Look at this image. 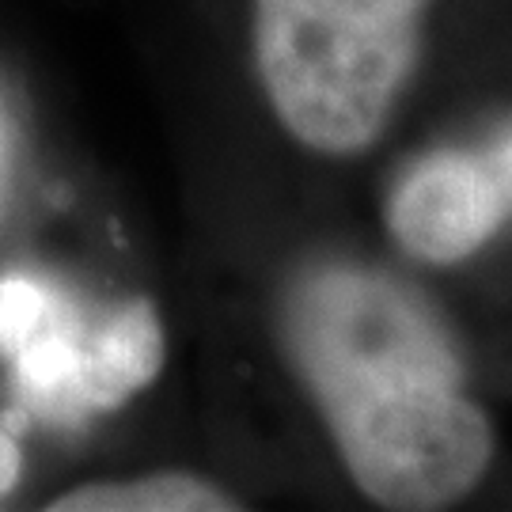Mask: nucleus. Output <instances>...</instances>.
Returning <instances> with one entry per match:
<instances>
[{
    "label": "nucleus",
    "instance_id": "2",
    "mask_svg": "<svg viewBox=\"0 0 512 512\" xmlns=\"http://www.w3.org/2000/svg\"><path fill=\"white\" fill-rule=\"evenodd\" d=\"M433 0H251L255 76L277 126L327 160L387 137L425 54Z\"/></svg>",
    "mask_w": 512,
    "mask_h": 512
},
{
    "label": "nucleus",
    "instance_id": "7",
    "mask_svg": "<svg viewBox=\"0 0 512 512\" xmlns=\"http://www.w3.org/2000/svg\"><path fill=\"white\" fill-rule=\"evenodd\" d=\"M19 475H23V452H19L16 437L0 429V497L16 486Z\"/></svg>",
    "mask_w": 512,
    "mask_h": 512
},
{
    "label": "nucleus",
    "instance_id": "5",
    "mask_svg": "<svg viewBox=\"0 0 512 512\" xmlns=\"http://www.w3.org/2000/svg\"><path fill=\"white\" fill-rule=\"evenodd\" d=\"M232 490L194 471H152L122 482H88L46 501V512H236Z\"/></svg>",
    "mask_w": 512,
    "mask_h": 512
},
{
    "label": "nucleus",
    "instance_id": "3",
    "mask_svg": "<svg viewBox=\"0 0 512 512\" xmlns=\"http://www.w3.org/2000/svg\"><path fill=\"white\" fill-rule=\"evenodd\" d=\"M0 353L27 410L76 421L110 414L156 384L167 334L148 296L88 308L42 277H0Z\"/></svg>",
    "mask_w": 512,
    "mask_h": 512
},
{
    "label": "nucleus",
    "instance_id": "1",
    "mask_svg": "<svg viewBox=\"0 0 512 512\" xmlns=\"http://www.w3.org/2000/svg\"><path fill=\"white\" fill-rule=\"evenodd\" d=\"M277 338L357 494L391 512L459 505L494 463V421L433 304L384 266L319 258L277 304Z\"/></svg>",
    "mask_w": 512,
    "mask_h": 512
},
{
    "label": "nucleus",
    "instance_id": "4",
    "mask_svg": "<svg viewBox=\"0 0 512 512\" xmlns=\"http://www.w3.org/2000/svg\"><path fill=\"white\" fill-rule=\"evenodd\" d=\"M512 220L486 148L440 145L403 167L384 202L391 243L421 266H459L482 255Z\"/></svg>",
    "mask_w": 512,
    "mask_h": 512
},
{
    "label": "nucleus",
    "instance_id": "6",
    "mask_svg": "<svg viewBox=\"0 0 512 512\" xmlns=\"http://www.w3.org/2000/svg\"><path fill=\"white\" fill-rule=\"evenodd\" d=\"M486 148V156H490V164H494V175L497 183H501V190H505V198H509V209H512V126L497 137V141H490Z\"/></svg>",
    "mask_w": 512,
    "mask_h": 512
}]
</instances>
